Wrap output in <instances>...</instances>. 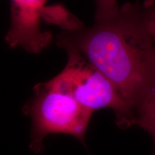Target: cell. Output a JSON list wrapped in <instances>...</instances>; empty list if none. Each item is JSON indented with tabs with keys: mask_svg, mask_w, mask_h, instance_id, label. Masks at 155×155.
Wrapping results in <instances>:
<instances>
[{
	"mask_svg": "<svg viewBox=\"0 0 155 155\" xmlns=\"http://www.w3.org/2000/svg\"><path fill=\"white\" fill-rule=\"evenodd\" d=\"M56 43L80 53L134 110L155 88L154 48L141 3L125 4L88 28L61 30Z\"/></svg>",
	"mask_w": 155,
	"mask_h": 155,
	"instance_id": "1",
	"label": "cell"
},
{
	"mask_svg": "<svg viewBox=\"0 0 155 155\" xmlns=\"http://www.w3.org/2000/svg\"><path fill=\"white\" fill-rule=\"evenodd\" d=\"M22 111L32 121L29 147L35 154L42 152L45 139L50 134L71 135L86 144V133L94 112L48 81L34 87L33 96Z\"/></svg>",
	"mask_w": 155,
	"mask_h": 155,
	"instance_id": "2",
	"label": "cell"
},
{
	"mask_svg": "<svg viewBox=\"0 0 155 155\" xmlns=\"http://www.w3.org/2000/svg\"><path fill=\"white\" fill-rule=\"evenodd\" d=\"M65 50L68 63L61 72L48 81L50 86L68 94L93 112L111 109L121 129L135 126L134 110L122 98L111 81L77 51L70 48Z\"/></svg>",
	"mask_w": 155,
	"mask_h": 155,
	"instance_id": "3",
	"label": "cell"
},
{
	"mask_svg": "<svg viewBox=\"0 0 155 155\" xmlns=\"http://www.w3.org/2000/svg\"><path fill=\"white\" fill-rule=\"evenodd\" d=\"M47 0H10L11 25L5 40L10 48L38 53L45 49L53 36L42 29Z\"/></svg>",
	"mask_w": 155,
	"mask_h": 155,
	"instance_id": "4",
	"label": "cell"
},
{
	"mask_svg": "<svg viewBox=\"0 0 155 155\" xmlns=\"http://www.w3.org/2000/svg\"><path fill=\"white\" fill-rule=\"evenodd\" d=\"M135 126H138L152 136L155 155V88H153L137 104L135 110Z\"/></svg>",
	"mask_w": 155,
	"mask_h": 155,
	"instance_id": "5",
	"label": "cell"
},
{
	"mask_svg": "<svg viewBox=\"0 0 155 155\" xmlns=\"http://www.w3.org/2000/svg\"><path fill=\"white\" fill-rule=\"evenodd\" d=\"M141 6L155 53V0H145L141 3Z\"/></svg>",
	"mask_w": 155,
	"mask_h": 155,
	"instance_id": "6",
	"label": "cell"
},
{
	"mask_svg": "<svg viewBox=\"0 0 155 155\" xmlns=\"http://www.w3.org/2000/svg\"><path fill=\"white\" fill-rule=\"evenodd\" d=\"M95 20L106 18L117 11L119 8L117 4V0H95Z\"/></svg>",
	"mask_w": 155,
	"mask_h": 155,
	"instance_id": "7",
	"label": "cell"
}]
</instances>
